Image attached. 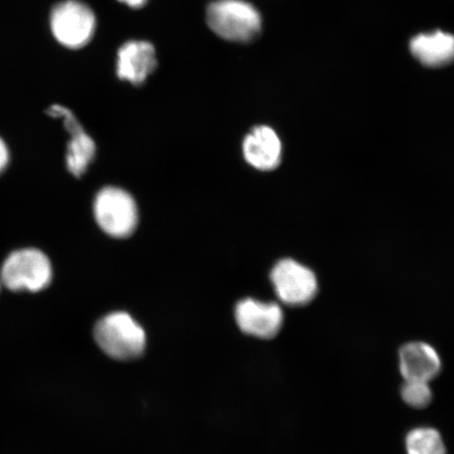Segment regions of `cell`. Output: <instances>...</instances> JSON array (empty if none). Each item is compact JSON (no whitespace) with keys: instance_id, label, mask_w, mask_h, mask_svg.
I'll list each match as a JSON object with an SVG mask.
<instances>
[{"instance_id":"7","label":"cell","mask_w":454,"mask_h":454,"mask_svg":"<svg viewBox=\"0 0 454 454\" xmlns=\"http://www.w3.org/2000/svg\"><path fill=\"white\" fill-rule=\"evenodd\" d=\"M236 320L241 331L249 336L271 339L281 331L284 316L276 303L246 299L237 305Z\"/></svg>"},{"instance_id":"10","label":"cell","mask_w":454,"mask_h":454,"mask_svg":"<svg viewBox=\"0 0 454 454\" xmlns=\"http://www.w3.org/2000/svg\"><path fill=\"white\" fill-rule=\"evenodd\" d=\"M154 47L147 42H129L118 51L117 75L122 81L140 85L156 69Z\"/></svg>"},{"instance_id":"9","label":"cell","mask_w":454,"mask_h":454,"mask_svg":"<svg viewBox=\"0 0 454 454\" xmlns=\"http://www.w3.org/2000/svg\"><path fill=\"white\" fill-rule=\"evenodd\" d=\"M399 367L405 381L429 383L441 372L442 360L433 346L424 342H411L399 351Z\"/></svg>"},{"instance_id":"5","label":"cell","mask_w":454,"mask_h":454,"mask_svg":"<svg viewBox=\"0 0 454 454\" xmlns=\"http://www.w3.org/2000/svg\"><path fill=\"white\" fill-rule=\"evenodd\" d=\"M96 19L93 11L78 0L57 4L51 14V28L57 42L69 49H81L94 35Z\"/></svg>"},{"instance_id":"8","label":"cell","mask_w":454,"mask_h":454,"mask_svg":"<svg viewBox=\"0 0 454 454\" xmlns=\"http://www.w3.org/2000/svg\"><path fill=\"white\" fill-rule=\"evenodd\" d=\"M48 113L50 116L64 119L65 127L72 136L67 145V168L75 177H82L95 157L94 140L84 132L82 124L69 109L61 106H53L50 107Z\"/></svg>"},{"instance_id":"1","label":"cell","mask_w":454,"mask_h":454,"mask_svg":"<svg viewBox=\"0 0 454 454\" xmlns=\"http://www.w3.org/2000/svg\"><path fill=\"white\" fill-rule=\"evenodd\" d=\"M0 279L11 292L41 293L52 283V262L41 249H16L4 259Z\"/></svg>"},{"instance_id":"16","label":"cell","mask_w":454,"mask_h":454,"mask_svg":"<svg viewBox=\"0 0 454 454\" xmlns=\"http://www.w3.org/2000/svg\"><path fill=\"white\" fill-rule=\"evenodd\" d=\"M118 2L126 4L129 8L139 9L145 7L149 0H118Z\"/></svg>"},{"instance_id":"4","label":"cell","mask_w":454,"mask_h":454,"mask_svg":"<svg viewBox=\"0 0 454 454\" xmlns=\"http://www.w3.org/2000/svg\"><path fill=\"white\" fill-rule=\"evenodd\" d=\"M95 219L106 235L127 238L138 223V209L134 198L118 187H105L94 202Z\"/></svg>"},{"instance_id":"14","label":"cell","mask_w":454,"mask_h":454,"mask_svg":"<svg viewBox=\"0 0 454 454\" xmlns=\"http://www.w3.org/2000/svg\"><path fill=\"white\" fill-rule=\"evenodd\" d=\"M433 390L427 382L422 381H405L401 388V396L403 401L412 408L427 407L433 400Z\"/></svg>"},{"instance_id":"12","label":"cell","mask_w":454,"mask_h":454,"mask_svg":"<svg viewBox=\"0 0 454 454\" xmlns=\"http://www.w3.org/2000/svg\"><path fill=\"white\" fill-rule=\"evenodd\" d=\"M411 51L426 67H444L454 60V36L441 31L421 34L412 39Z\"/></svg>"},{"instance_id":"11","label":"cell","mask_w":454,"mask_h":454,"mask_svg":"<svg viewBox=\"0 0 454 454\" xmlns=\"http://www.w3.org/2000/svg\"><path fill=\"white\" fill-rule=\"evenodd\" d=\"M243 155L254 168L260 170L277 168L279 167L282 157L279 136L270 127H255L243 141Z\"/></svg>"},{"instance_id":"13","label":"cell","mask_w":454,"mask_h":454,"mask_svg":"<svg viewBox=\"0 0 454 454\" xmlns=\"http://www.w3.org/2000/svg\"><path fill=\"white\" fill-rule=\"evenodd\" d=\"M405 448L407 454H447L441 434L431 427L411 430L406 435Z\"/></svg>"},{"instance_id":"2","label":"cell","mask_w":454,"mask_h":454,"mask_svg":"<svg viewBox=\"0 0 454 454\" xmlns=\"http://www.w3.org/2000/svg\"><path fill=\"white\" fill-rule=\"evenodd\" d=\"M94 337L104 353L115 360L129 361L144 354L145 329L127 312H113L96 325Z\"/></svg>"},{"instance_id":"17","label":"cell","mask_w":454,"mask_h":454,"mask_svg":"<svg viewBox=\"0 0 454 454\" xmlns=\"http://www.w3.org/2000/svg\"><path fill=\"white\" fill-rule=\"evenodd\" d=\"M3 287V283H2V279H0V289H2Z\"/></svg>"},{"instance_id":"3","label":"cell","mask_w":454,"mask_h":454,"mask_svg":"<svg viewBox=\"0 0 454 454\" xmlns=\"http://www.w3.org/2000/svg\"><path fill=\"white\" fill-rule=\"evenodd\" d=\"M209 27L225 41L249 43L257 37L262 20L257 10L244 0H217L208 5Z\"/></svg>"},{"instance_id":"6","label":"cell","mask_w":454,"mask_h":454,"mask_svg":"<svg viewBox=\"0 0 454 454\" xmlns=\"http://www.w3.org/2000/svg\"><path fill=\"white\" fill-rule=\"evenodd\" d=\"M270 280L277 296L287 305L309 304L317 294L315 272L293 259L279 261L270 272Z\"/></svg>"},{"instance_id":"15","label":"cell","mask_w":454,"mask_h":454,"mask_svg":"<svg viewBox=\"0 0 454 454\" xmlns=\"http://www.w3.org/2000/svg\"><path fill=\"white\" fill-rule=\"evenodd\" d=\"M11 160L10 150L5 141L0 137V175L9 167Z\"/></svg>"}]
</instances>
